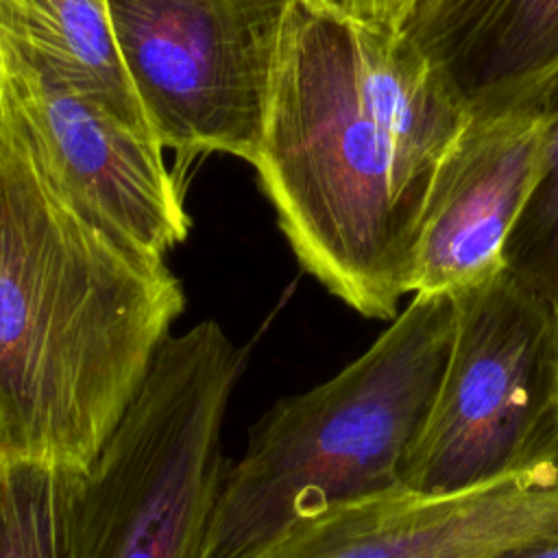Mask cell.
<instances>
[{"instance_id": "cell-1", "label": "cell", "mask_w": 558, "mask_h": 558, "mask_svg": "<svg viewBox=\"0 0 558 558\" xmlns=\"http://www.w3.org/2000/svg\"><path fill=\"white\" fill-rule=\"evenodd\" d=\"M405 31L290 0L253 168L299 266L392 320L432 177L469 120Z\"/></svg>"}, {"instance_id": "cell-2", "label": "cell", "mask_w": 558, "mask_h": 558, "mask_svg": "<svg viewBox=\"0 0 558 558\" xmlns=\"http://www.w3.org/2000/svg\"><path fill=\"white\" fill-rule=\"evenodd\" d=\"M183 310L166 257L78 214L0 98V460L87 471Z\"/></svg>"}, {"instance_id": "cell-3", "label": "cell", "mask_w": 558, "mask_h": 558, "mask_svg": "<svg viewBox=\"0 0 558 558\" xmlns=\"http://www.w3.org/2000/svg\"><path fill=\"white\" fill-rule=\"evenodd\" d=\"M451 331V296L416 292L342 371L268 408L225 473L205 558H242L301 514L401 486Z\"/></svg>"}, {"instance_id": "cell-4", "label": "cell", "mask_w": 558, "mask_h": 558, "mask_svg": "<svg viewBox=\"0 0 558 558\" xmlns=\"http://www.w3.org/2000/svg\"><path fill=\"white\" fill-rule=\"evenodd\" d=\"M244 351L216 320L172 333L74 497L63 558H205Z\"/></svg>"}, {"instance_id": "cell-5", "label": "cell", "mask_w": 558, "mask_h": 558, "mask_svg": "<svg viewBox=\"0 0 558 558\" xmlns=\"http://www.w3.org/2000/svg\"><path fill=\"white\" fill-rule=\"evenodd\" d=\"M447 362L401 484L449 493L558 451V310L506 268L451 296Z\"/></svg>"}, {"instance_id": "cell-6", "label": "cell", "mask_w": 558, "mask_h": 558, "mask_svg": "<svg viewBox=\"0 0 558 558\" xmlns=\"http://www.w3.org/2000/svg\"><path fill=\"white\" fill-rule=\"evenodd\" d=\"M290 0H109L120 57L177 181L227 153L253 166Z\"/></svg>"}, {"instance_id": "cell-7", "label": "cell", "mask_w": 558, "mask_h": 558, "mask_svg": "<svg viewBox=\"0 0 558 558\" xmlns=\"http://www.w3.org/2000/svg\"><path fill=\"white\" fill-rule=\"evenodd\" d=\"M0 98L54 190L118 240L166 257L190 233L155 137L46 52L0 28Z\"/></svg>"}, {"instance_id": "cell-8", "label": "cell", "mask_w": 558, "mask_h": 558, "mask_svg": "<svg viewBox=\"0 0 558 558\" xmlns=\"http://www.w3.org/2000/svg\"><path fill=\"white\" fill-rule=\"evenodd\" d=\"M558 538V451L477 486H395L301 514L242 558H501Z\"/></svg>"}, {"instance_id": "cell-9", "label": "cell", "mask_w": 558, "mask_h": 558, "mask_svg": "<svg viewBox=\"0 0 558 558\" xmlns=\"http://www.w3.org/2000/svg\"><path fill=\"white\" fill-rule=\"evenodd\" d=\"M538 107L471 113L438 163L414 235L410 296H453L506 268L508 238L545 155Z\"/></svg>"}, {"instance_id": "cell-10", "label": "cell", "mask_w": 558, "mask_h": 558, "mask_svg": "<svg viewBox=\"0 0 558 558\" xmlns=\"http://www.w3.org/2000/svg\"><path fill=\"white\" fill-rule=\"evenodd\" d=\"M403 31L469 113L525 107L558 72V0H418Z\"/></svg>"}, {"instance_id": "cell-11", "label": "cell", "mask_w": 558, "mask_h": 558, "mask_svg": "<svg viewBox=\"0 0 558 558\" xmlns=\"http://www.w3.org/2000/svg\"><path fill=\"white\" fill-rule=\"evenodd\" d=\"M0 28L59 61L155 137L120 57L109 0H0Z\"/></svg>"}, {"instance_id": "cell-12", "label": "cell", "mask_w": 558, "mask_h": 558, "mask_svg": "<svg viewBox=\"0 0 558 558\" xmlns=\"http://www.w3.org/2000/svg\"><path fill=\"white\" fill-rule=\"evenodd\" d=\"M85 471L0 460V558H63Z\"/></svg>"}, {"instance_id": "cell-13", "label": "cell", "mask_w": 558, "mask_h": 558, "mask_svg": "<svg viewBox=\"0 0 558 558\" xmlns=\"http://www.w3.org/2000/svg\"><path fill=\"white\" fill-rule=\"evenodd\" d=\"M525 107L547 118L545 155L536 187L506 244V270L558 310V72Z\"/></svg>"}, {"instance_id": "cell-14", "label": "cell", "mask_w": 558, "mask_h": 558, "mask_svg": "<svg viewBox=\"0 0 558 558\" xmlns=\"http://www.w3.org/2000/svg\"><path fill=\"white\" fill-rule=\"evenodd\" d=\"M320 7L360 24L403 31L418 0H314Z\"/></svg>"}, {"instance_id": "cell-15", "label": "cell", "mask_w": 558, "mask_h": 558, "mask_svg": "<svg viewBox=\"0 0 558 558\" xmlns=\"http://www.w3.org/2000/svg\"><path fill=\"white\" fill-rule=\"evenodd\" d=\"M501 558H558V538L536 541L504 554Z\"/></svg>"}]
</instances>
